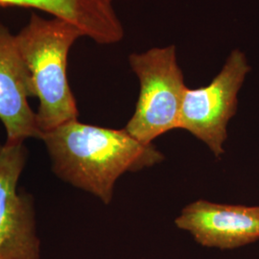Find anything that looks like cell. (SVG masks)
Listing matches in <instances>:
<instances>
[{"mask_svg": "<svg viewBox=\"0 0 259 259\" xmlns=\"http://www.w3.org/2000/svg\"><path fill=\"white\" fill-rule=\"evenodd\" d=\"M60 179L109 204L117 179L127 171L151 166L163 157L126 130L107 129L69 121L42 135Z\"/></svg>", "mask_w": 259, "mask_h": 259, "instance_id": "obj_1", "label": "cell"}, {"mask_svg": "<svg viewBox=\"0 0 259 259\" xmlns=\"http://www.w3.org/2000/svg\"><path fill=\"white\" fill-rule=\"evenodd\" d=\"M132 70L140 83L136 111L125 130L144 144L179 128L185 80L178 64L176 47H154L129 56Z\"/></svg>", "mask_w": 259, "mask_h": 259, "instance_id": "obj_3", "label": "cell"}, {"mask_svg": "<svg viewBox=\"0 0 259 259\" xmlns=\"http://www.w3.org/2000/svg\"><path fill=\"white\" fill-rule=\"evenodd\" d=\"M26 158L23 142L0 145V259H40L34 202L18 190Z\"/></svg>", "mask_w": 259, "mask_h": 259, "instance_id": "obj_5", "label": "cell"}, {"mask_svg": "<svg viewBox=\"0 0 259 259\" xmlns=\"http://www.w3.org/2000/svg\"><path fill=\"white\" fill-rule=\"evenodd\" d=\"M31 97H35L34 89L16 35L0 21V120L6 130V142L42 138L37 114L28 102Z\"/></svg>", "mask_w": 259, "mask_h": 259, "instance_id": "obj_6", "label": "cell"}, {"mask_svg": "<svg viewBox=\"0 0 259 259\" xmlns=\"http://www.w3.org/2000/svg\"><path fill=\"white\" fill-rule=\"evenodd\" d=\"M0 7L32 8L65 19L101 46L115 45L125 35L113 0H0Z\"/></svg>", "mask_w": 259, "mask_h": 259, "instance_id": "obj_8", "label": "cell"}, {"mask_svg": "<svg viewBox=\"0 0 259 259\" xmlns=\"http://www.w3.org/2000/svg\"><path fill=\"white\" fill-rule=\"evenodd\" d=\"M250 69L245 54L236 49L208 85L185 90L179 128L203 140L216 157L224 153L227 126L236 112L237 94Z\"/></svg>", "mask_w": 259, "mask_h": 259, "instance_id": "obj_4", "label": "cell"}, {"mask_svg": "<svg viewBox=\"0 0 259 259\" xmlns=\"http://www.w3.org/2000/svg\"><path fill=\"white\" fill-rule=\"evenodd\" d=\"M176 225L204 247L232 250L259 240V206L200 200L184 208Z\"/></svg>", "mask_w": 259, "mask_h": 259, "instance_id": "obj_7", "label": "cell"}, {"mask_svg": "<svg viewBox=\"0 0 259 259\" xmlns=\"http://www.w3.org/2000/svg\"><path fill=\"white\" fill-rule=\"evenodd\" d=\"M83 33L65 19H45L32 14L16 35L39 106L36 114L44 135L69 121L78 120L79 111L67 79V58Z\"/></svg>", "mask_w": 259, "mask_h": 259, "instance_id": "obj_2", "label": "cell"}]
</instances>
